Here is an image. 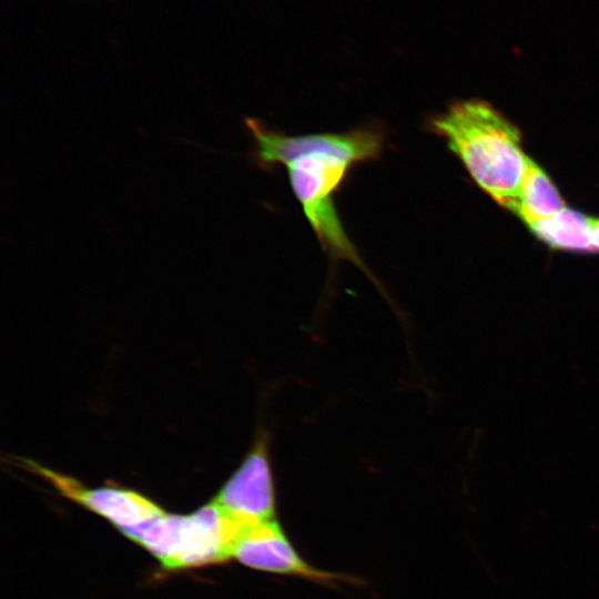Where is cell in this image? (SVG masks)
Segmentation results:
<instances>
[{"label": "cell", "instance_id": "3", "mask_svg": "<svg viewBox=\"0 0 599 599\" xmlns=\"http://www.w3.org/2000/svg\"><path fill=\"white\" fill-rule=\"evenodd\" d=\"M352 166L341 158L312 154L294 160L286 169L294 195L323 248L332 258L357 266L385 294L348 237L334 202Z\"/></svg>", "mask_w": 599, "mask_h": 599}, {"label": "cell", "instance_id": "1", "mask_svg": "<svg viewBox=\"0 0 599 599\" xmlns=\"http://www.w3.org/2000/svg\"><path fill=\"white\" fill-rule=\"evenodd\" d=\"M429 129L445 139L474 182L510 211L530 160L518 129L483 100L451 104L430 120Z\"/></svg>", "mask_w": 599, "mask_h": 599}, {"label": "cell", "instance_id": "7", "mask_svg": "<svg viewBox=\"0 0 599 599\" xmlns=\"http://www.w3.org/2000/svg\"><path fill=\"white\" fill-rule=\"evenodd\" d=\"M21 467L49 483L65 498L102 516L122 532L151 521L165 511L140 493L116 487L88 488L77 479L21 459Z\"/></svg>", "mask_w": 599, "mask_h": 599}, {"label": "cell", "instance_id": "10", "mask_svg": "<svg viewBox=\"0 0 599 599\" xmlns=\"http://www.w3.org/2000/svg\"><path fill=\"white\" fill-rule=\"evenodd\" d=\"M591 243L595 253H599V217H591Z\"/></svg>", "mask_w": 599, "mask_h": 599}, {"label": "cell", "instance_id": "4", "mask_svg": "<svg viewBox=\"0 0 599 599\" xmlns=\"http://www.w3.org/2000/svg\"><path fill=\"white\" fill-rule=\"evenodd\" d=\"M254 148L252 159L264 170L287 165L294 160L312 154L341 158L353 165L377 159L384 146V136L372 128L338 133L288 135L270 129L262 121L245 119Z\"/></svg>", "mask_w": 599, "mask_h": 599}, {"label": "cell", "instance_id": "5", "mask_svg": "<svg viewBox=\"0 0 599 599\" xmlns=\"http://www.w3.org/2000/svg\"><path fill=\"white\" fill-rule=\"evenodd\" d=\"M270 439L260 430L237 469L213 501L243 527L276 519L277 500Z\"/></svg>", "mask_w": 599, "mask_h": 599}, {"label": "cell", "instance_id": "2", "mask_svg": "<svg viewBox=\"0 0 599 599\" xmlns=\"http://www.w3.org/2000/svg\"><path fill=\"white\" fill-rule=\"evenodd\" d=\"M243 528L212 500L191 515L164 512L123 534L163 568L180 570L227 561Z\"/></svg>", "mask_w": 599, "mask_h": 599}, {"label": "cell", "instance_id": "9", "mask_svg": "<svg viewBox=\"0 0 599 599\" xmlns=\"http://www.w3.org/2000/svg\"><path fill=\"white\" fill-rule=\"evenodd\" d=\"M565 207V201L548 174L530 159L517 200L510 211L528 225Z\"/></svg>", "mask_w": 599, "mask_h": 599}, {"label": "cell", "instance_id": "8", "mask_svg": "<svg viewBox=\"0 0 599 599\" xmlns=\"http://www.w3.org/2000/svg\"><path fill=\"white\" fill-rule=\"evenodd\" d=\"M541 242L555 250L595 253L591 243V216L565 207L527 225Z\"/></svg>", "mask_w": 599, "mask_h": 599}, {"label": "cell", "instance_id": "6", "mask_svg": "<svg viewBox=\"0 0 599 599\" xmlns=\"http://www.w3.org/2000/svg\"><path fill=\"white\" fill-rule=\"evenodd\" d=\"M232 558L252 569L300 577L329 587L345 581L356 583L352 576L322 570L304 560L277 519L244 527Z\"/></svg>", "mask_w": 599, "mask_h": 599}]
</instances>
